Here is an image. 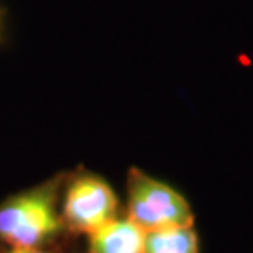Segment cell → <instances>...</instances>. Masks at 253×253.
Segmentation results:
<instances>
[{"label": "cell", "instance_id": "1", "mask_svg": "<svg viewBox=\"0 0 253 253\" xmlns=\"http://www.w3.org/2000/svg\"><path fill=\"white\" fill-rule=\"evenodd\" d=\"M64 229L56 182L19 193L0 207V240L9 248H40Z\"/></svg>", "mask_w": 253, "mask_h": 253}, {"label": "cell", "instance_id": "2", "mask_svg": "<svg viewBox=\"0 0 253 253\" xmlns=\"http://www.w3.org/2000/svg\"><path fill=\"white\" fill-rule=\"evenodd\" d=\"M127 216L145 231L193 225L190 203L180 191L139 169L127 174Z\"/></svg>", "mask_w": 253, "mask_h": 253}, {"label": "cell", "instance_id": "3", "mask_svg": "<svg viewBox=\"0 0 253 253\" xmlns=\"http://www.w3.org/2000/svg\"><path fill=\"white\" fill-rule=\"evenodd\" d=\"M118 197L98 174L79 172L66 186L60 216L64 227L72 233L90 235L117 217Z\"/></svg>", "mask_w": 253, "mask_h": 253}, {"label": "cell", "instance_id": "4", "mask_svg": "<svg viewBox=\"0 0 253 253\" xmlns=\"http://www.w3.org/2000/svg\"><path fill=\"white\" fill-rule=\"evenodd\" d=\"M146 231L129 216L115 217L88 235V253H145Z\"/></svg>", "mask_w": 253, "mask_h": 253}, {"label": "cell", "instance_id": "5", "mask_svg": "<svg viewBox=\"0 0 253 253\" xmlns=\"http://www.w3.org/2000/svg\"><path fill=\"white\" fill-rule=\"evenodd\" d=\"M145 253H199V236L193 225L146 231Z\"/></svg>", "mask_w": 253, "mask_h": 253}, {"label": "cell", "instance_id": "6", "mask_svg": "<svg viewBox=\"0 0 253 253\" xmlns=\"http://www.w3.org/2000/svg\"><path fill=\"white\" fill-rule=\"evenodd\" d=\"M4 253H51V252L42 250V248H9L8 252Z\"/></svg>", "mask_w": 253, "mask_h": 253}]
</instances>
